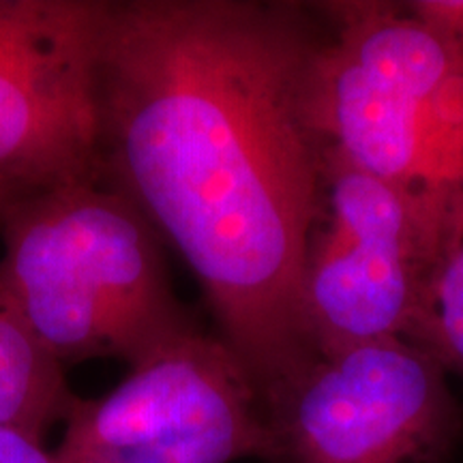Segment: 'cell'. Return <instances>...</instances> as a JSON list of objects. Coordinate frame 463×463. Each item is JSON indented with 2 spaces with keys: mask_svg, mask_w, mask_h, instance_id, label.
<instances>
[{
  "mask_svg": "<svg viewBox=\"0 0 463 463\" xmlns=\"http://www.w3.org/2000/svg\"><path fill=\"white\" fill-rule=\"evenodd\" d=\"M430 262V236L412 202L324 150L300 288L314 354L382 339L410 341Z\"/></svg>",
  "mask_w": 463,
  "mask_h": 463,
  "instance_id": "8992f818",
  "label": "cell"
},
{
  "mask_svg": "<svg viewBox=\"0 0 463 463\" xmlns=\"http://www.w3.org/2000/svg\"><path fill=\"white\" fill-rule=\"evenodd\" d=\"M309 78L322 146L391 183L425 223L431 258L463 206V54L403 3H314Z\"/></svg>",
  "mask_w": 463,
  "mask_h": 463,
  "instance_id": "7a4b0ae2",
  "label": "cell"
},
{
  "mask_svg": "<svg viewBox=\"0 0 463 463\" xmlns=\"http://www.w3.org/2000/svg\"><path fill=\"white\" fill-rule=\"evenodd\" d=\"M109 0H0V184L99 181L97 69Z\"/></svg>",
  "mask_w": 463,
  "mask_h": 463,
  "instance_id": "52a82bcc",
  "label": "cell"
},
{
  "mask_svg": "<svg viewBox=\"0 0 463 463\" xmlns=\"http://www.w3.org/2000/svg\"><path fill=\"white\" fill-rule=\"evenodd\" d=\"M20 195L22 194H17V191L7 187V184H0V217H3L5 208H7L15 198H20Z\"/></svg>",
  "mask_w": 463,
  "mask_h": 463,
  "instance_id": "7c38bea8",
  "label": "cell"
},
{
  "mask_svg": "<svg viewBox=\"0 0 463 463\" xmlns=\"http://www.w3.org/2000/svg\"><path fill=\"white\" fill-rule=\"evenodd\" d=\"M75 395L65 369L39 344L0 275V425L42 438L65 420Z\"/></svg>",
  "mask_w": 463,
  "mask_h": 463,
  "instance_id": "ba28073f",
  "label": "cell"
},
{
  "mask_svg": "<svg viewBox=\"0 0 463 463\" xmlns=\"http://www.w3.org/2000/svg\"><path fill=\"white\" fill-rule=\"evenodd\" d=\"M0 236V275L62 369L92 358L131 367L198 328L174 294L159 232L101 178L20 195Z\"/></svg>",
  "mask_w": 463,
  "mask_h": 463,
  "instance_id": "3957f363",
  "label": "cell"
},
{
  "mask_svg": "<svg viewBox=\"0 0 463 463\" xmlns=\"http://www.w3.org/2000/svg\"><path fill=\"white\" fill-rule=\"evenodd\" d=\"M322 33L314 3L109 0L101 39V181L181 253L262 399L314 356L300 288Z\"/></svg>",
  "mask_w": 463,
  "mask_h": 463,
  "instance_id": "6da1fadb",
  "label": "cell"
},
{
  "mask_svg": "<svg viewBox=\"0 0 463 463\" xmlns=\"http://www.w3.org/2000/svg\"><path fill=\"white\" fill-rule=\"evenodd\" d=\"M262 405L266 463H449L463 433L442 364L403 339L317 352Z\"/></svg>",
  "mask_w": 463,
  "mask_h": 463,
  "instance_id": "277c9868",
  "label": "cell"
},
{
  "mask_svg": "<svg viewBox=\"0 0 463 463\" xmlns=\"http://www.w3.org/2000/svg\"><path fill=\"white\" fill-rule=\"evenodd\" d=\"M0 463H61L43 439L17 427L0 425Z\"/></svg>",
  "mask_w": 463,
  "mask_h": 463,
  "instance_id": "8fae6325",
  "label": "cell"
},
{
  "mask_svg": "<svg viewBox=\"0 0 463 463\" xmlns=\"http://www.w3.org/2000/svg\"><path fill=\"white\" fill-rule=\"evenodd\" d=\"M403 5L463 54V0H408Z\"/></svg>",
  "mask_w": 463,
  "mask_h": 463,
  "instance_id": "30bf717a",
  "label": "cell"
},
{
  "mask_svg": "<svg viewBox=\"0 0 463 463\" xmlns=\"http://www.w3.org/2000/svg\"><path fill=\"white\" fill-rule=\"evenodd\" d=\"M61 463H234L270 457L262 397L219 337L200 328L131 364L108 395L75 397Z\"/></svg>",
  "mask_w": 463,
  "mask_h": 463,
  "instance_id": "5b68a950",
  "label": "cell"
},
{
  "mask_svg": "<svg viewBox=\"0 0 463 463\" xmlns=\"http://www.w3.org/2000/svg\"><path fill=\"white\" fill-rule=\"evenodd\" d=\"M410 344L463 378V206L433 251Z\"/></svg>",
  "mask_w": 463,
  "mask_h": 463,
  "instance_id": "9c48e42d",
  "label": "cell"
}]
</instances>
